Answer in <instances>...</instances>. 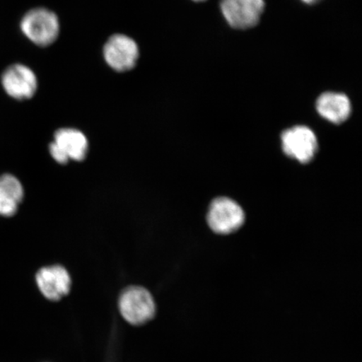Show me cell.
Instances as JSON below:
<instances>
[{
  "mask_svg": "<svg viewBox=\"0 0 362 362\" xmlns=\"http://www.w3.org/2000/svg\"><path fill=\"white\" fill-rule=\"evenodd\" d=\"M24 196V187L19 179L11 174L0 175V216H15Z\"/></svg>",
  "mask_w": 362,
  "mask_h": 362,
  "instance_id": "cell-11",
  "label": "cell"
},
{
  "mask_svg": "<svg viewBox=\"0 0 362 362\" xmlns=\"http://www.w3.org/2000/svg\"><path fill=\"white\" fill-rule=\"evenodd\" d=\"M193 1L202 2V1H206V0H193Z\"/></svg>",
  "mask_w": 362,
  "mask_h": 362,
  "instance_id": "cell-13",
  "label": "cell"
},
{
  "mask_svg": "<svg viewBox=\"0 0 362 362\" xmlns=\"http://www.w3.org/2000/svg\"><path fill=\"white\" fill-rule=\"evenodd\" d=\"M0 83L8 96L18 101L33 98L38 88L35 72L21 63L7 66L2 72Z\"/></svg>",
  "mask_w": 362,
  "mask_h": 362,
  "instance_id": "cell-2",
  "label": "cell"
},
{
  "mask_svg": "<svg viewBox=\"0 0 362 362\" xmlns=\"http://www.w3.org/2000/svg\"><path fill=\"white\" fill-rule=\"evenodd\" d=\"M122 315L130 324L142 325L151 320L156 312L151 294L140 287H131L122 294L119 301Z\"/></svg>",
  "mask_w": 362,
  "mask_h": 362,
  "instance_id": "cell-6",
  "label": "cell"
},
{
  "mask_svg": "<svg viewBox=\"0 0 362 362\" xmlns=\"http://www.w3.org/2000/svg\"><path fill=\"white\" fill-rule=\"evenodd\" d=\"M281 139L285 155L300 163L313 160L318 149L315 134L306 126H294L284 131Z\"/></svg>",
  "mask_w": 362,
  "mask_h": 362,
  "instance_id": "cell-8",
  "label": "cell"
},
{
  "mask_svg": "<svg viewBox=\"0 0 362 362\" xmlns=\"http://www.w3.org/2000/svg\"><path fill=\"white\" fill-rule=\"evenodd\" d=\"M103 57L112 69L128 71L137 64L139 49L132 38L123 34H117L107 40L103 47Z\"/></svg>",
  "mask_w": 362,
  "mask_h": 362,
  "instance_id": "cell-7",
  "label": "cell"
},
{
  "mask_svg": "<svg viewBox=\"0 0 362 362\" xmlns=\"http://www.w3.org/2000/svg\"><path fill=\"white\" fill-rule=\"evenodd\" d=\"M245 221V214L236 202L228 197H219L211 202L207 214V223L214 233L230 234L238 230Z\"/></svg>",
  "mask_w": 362,
  "mask_h": 362,
  "instance_id": "cell-3",
  "label": "cell"
},
{
  "mask_svg": "<svg viewBox=\"0 0 362 362\" xmlns=\"http://www.w3.org/2000/svg\"><path fill=\"white\" fill-rule=\"evenodd\" d=\"M302 1L305 2L307 4H315L320 2L321 0H302Z\"/></svg>",
  "mask_w": 362,
  "mask_h": 362,
  "instance_id": "cell-12",
  "label": "cell"
},
{
  "mask_svg": "<svg viewBox=\"0 0 362 362\" xmlns=\"http://www.w3.org/2000/svg\"><path fill=\"white\" fill-rule=\"evenodd\" d=\"M40 292L51 300H58L66 296L71 288V278L65 268L60 265L45 267L36 274Z\"/></svg>",
  "mask_w": 362,
  "mask_h": 362,
  "instance_id": "cell-9",
  "label": "cell"
},
{
  "mask_svg": "<svg viewBox=\"0 0 362 362\" xmlns=\"http://www.w3.org/2000/svg\"><path fill=\"white\" fill-rule=\"evenodd\" d=\"M316 110L324 119L333 124H342L351 112V104L346 95L338 93H325L316 101Z\"/></svg>",
  "mask_w": 362,
  "mask_h": 362,
  "instance_id": "cell-10",
  "label": "cell"
},
{
  "mask_svg": "<svg viewBox=\"0 0 362 362\" xmlns=\"http://www.w3.org/2000/svg\"><path fill=\"white\" fill-rule=\"evenodd\" d=\"M265 8L264 0H221V10L226 22L237 30L255 27Z\"/></svg>",
  "mask_w": 362,
  "mask_h": 362,
  "instance_id": "cell-5",
  "label": "cell"
},
{
  "mask_svg": "<svg viewBox=\"0 0 362 362\" xmlns=\"http://www.w3.org/2000/svg\"><path fill=\"white\" fill-rule=\"evenodd\" d=\"M23 35L38 47H45L56 42L60 34V22L55 13L35 8L25 13L21 21Z\"/></svg>",
  "mask_w": 362,
  "mask_h": 362,
  "instance_id": "cell-1",
  "label": "cell"
},
{
  "mask_svg": "<svg viewBox=\"0 0 362 362\" xmlns=\"http://www.w3.org/2000/svg\"><path fill=\"white\" fill-rule=\"evenodd\" d=\"M55 141L49 144V153L61 165L69 160L81 161L88 155L87 137L75 129H61L54 136Z\"/></svg>",
  "mask_w": 362,
  "mask_h": 362,
  "instance_id": "cell-4",
  "label": "cell"
}]
</instances>
